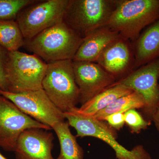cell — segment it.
Segmentation results:
<instances>
[{
    "instance_id": "d4e9b609",
    "label": "cell",
    "mask_w": 159,
    "mask_h": 159,
    "mask_svg": "<svg viewBox=\"0 0 159 159\" xmlns=\"http://www.w3.org/2000/svg\"><path fill=\"white\" fill-rule=\"evenodd\" d=\"M0 159H7L0 152Z\"/></svg>"
},
{
    "instance_id": "30bf717a",
    "label": "cell",
    "mask_w": 159,
    "mask_h": 159,
    "mask_svg": "<svg viewBox=\"0 0 159 159\" xmlns=\"http://www.w3.org/2000/svg\"><path fill=\"white\" fill-rule=\"evenodd\" d=\"M31 128L52 129L24 113L13 102L0 95V147L7 151L14 152L20 135Z\"/></svg>"
},
{
    "instance_id": "ffe728a7",
    "label": "cell",
    "mask_w": 159,
    "mask_h": 159,
    "mask_svg": "<svg viewBox=\"0 0 159 159\" xmlns=\"http://www.w3.org/2000/svg\"><path fill=\"white\" fill-rule=\"evenodd\" d=\"M36 0H0V20L16 19L20 11Z\"/></svg>"
},
{
    "instance_id": "8992f818",
    "label": "cell",
    "mask_w": 159,
    "mask_h": 159,
    "mask_svg": "<svg viewBox=\"0 0 159 159\" xmlns=\"http://www.w3.org/2000/svg\"><path fill=\"white\" fill-rule=\"evenodd\" d=\"M70 126L77 131L76 137H92L102 140L115 151L117 159H151L149 154L142 145L129 150L117 142L116 130L104 121L92 117L84 116L73 111L64 113Z\"/></svg>"
},
{
    "instance_id": "603a6c76",
    "label": "cell",
    "mask_w": 159,
    "mask_h": 159,
    "mask_svg": "<svg viewBox=\"0 0 159 159\" xmlns=\"http://www.w3.org/2000/svg\"><path fill=\"white\" fill-rule=\"evenodd\" d=\"M103 121L107 122L109 125L116 130H120L125 124L124 113H116L111 114L105 117Z\"/></svg>"
},
{
    "instance_id": "4fadbf2b",
    "label": "cell",
    "mask_w": 159,
    "mask_h": 159,
    "mask_svg": "<svg viewBox=\"0 0 159 159\" xmlns=\"http://www.w3.org/2000/svg\"><path fill=\"white\" fill-rule=\"evenodd\" d=\"M45 130L31 128L23 132L14 151L16 159H54L51 153L54 136Z\"/></svg>"
},
{
    "instance_id": "7c38bea8",
    "label": "cell",
    "mask_w": 159,
    "mask_h": 159,
    "mask_svg": "<svg viewBox=\"0 0 159 159\" xmlns=\"http://www.w3.org/2000/svg\"><path fill=\"white\" fill-rule=\"evenodd\" d=\"M135 61L132 43L120 36L106 48L96 63L117 81L134 70Z\"/></svg>"
},
{
    "instance_id": "9c48e42d",
    "label": "cell",
    "mask_w": 159,
    "mask_h": 159,
    "mask_svg": "<svg viewBox=\"0 0 159 159\" xmlns=\"http://www.w3.org/2000/svg\"><path fill=\"white\" fill-rule=\"evenodd\" d=\"M159 57L134 70L116 83L135 91L144 98L142 110L146 120L151 122L159 107Z\"/></svg>"
},
{
    "instance_id": "ba28073f",
    "label": "cell",
    "mask_w": 159,
    "mask_h": 159,
    "mask_svg": "<svg viewBox=\"0 0 159 159\" xmlns=\"http://www.w3.org/2000/svg\"><path fill=\"white\" fill-rule=\"evenodd\" d=\"M0 95L13 102L24 113L52 129L66 119L64 113L54 105L43 89L20 93L0 89Z\"/></svg>"
},
{
    "instance_id": "5b68a950",
    "label": "cell",
    "mask_w": 159,
    "mask_h": 159,
    "mask_svg": "<svg viewBox=\"0 0 159 159\" xmlns=\"http://www.w3.org/2000/svg\"><path fill=\"white\" fill-rule=\"evenodd\" d=\"M73 60L48 63L42 82L43 89L54 105L63 112L76 107L79 90L73 69Z\"/></svg>"
},
{
    "instance_id": "44dd1931",
    "label": "cell",
    "mask_w": 159,
    "mask_h": 159,
    "mask_svg": "<svg viewBox=\"0 0 159 159\" xmlns=\"http://www.w3.org/2000/svg\"><path fill=\"white\" fill-rule=\"evenodd\" d=\"M124 114L125 123L132 133L139 134L141 131L147 129L151 123V122L144 119L135 109L130 110Z\"/></svg>"
},
{
    "instance_id": "7402d4cb",
    "label": "cell",
    "mask_w": 159,
    "mask_h": 159,
    "mask_svg": "<svg viewBox=\"0 0 159 159\" xmlns=\"http://www.w3.org/2000/svg\"><path fill=\"white\" fill-rule=\"evenodd\" d=\"M8 52L0 46V89L5 91H8L6 65Z\"/></svg>"
},
{
    "instance_id": "6da1fadb",
    "label": "cell",
    "mask_w": 159,
    "mask_h": 159,
    "mask_svg": "<svg viewBox=\"0 0 159 159\" xmlns=\"http://www.w3.org/2000/svg\"><path fill=\"white\" fill-rule=\"evenodd\" d=\"M159 19V0H119L107 26L133 43Z\"/></svg>"
},
{
    "instance_id": "52a82bcc",
    "label": "cell",
    "mask_w": 159,
    "mask_h": 159,
    "mask_svg": "<svg viewBox=\"0 0 159 159\" xmlns=\"http://www.w3.org/2000/svg\"><path fill=\"white\" fill-rule=\"evenodd\" d=\"M68 2L69 0H36L22 9L16 20L25 40L62 22Z\"/></svg>"
},
{
    "instance_id": "7a4b0ae2",
    "label": "cell",
    "mask_w": 159,
    "mask_h": 159,
    "mask_svg": "<svg viewBox=\"0 0 159 159\" xmlns=\"http://www.w3.org/2000/svg\"><path fill=\"white\" fill-rule=\"evenodd\" d=\"M83 40L63 21L25 40L24 47L48 64L73 60Z\"/></svg>"
},
{
    "instance_id": "2e32d148",
    "label": "cell",
    "mask_w": 159,
    "mask_h": 159,
    "mask_svg": "<svg viewBox=\"0 0 159 159\" xmlns=\"http://www.w3.org/2000/svg\"><path fill=\"white\" fill-rule=\"evenodd\" d=\"M133 91L125 86L116 82L83 104L80 108L75 107L70 111H73L84 116L93 117L115 100Z\"/></svg>"
},
{
    "instance_id": "cb8c5ba5",
    "label": "cell",
    "mask_w": 159,
    "mask_h": 159,
    "mask_svg": "<svg viewBox=\"0 0 159 159\" xmlns=\"http://www.w3.org/2000/svg\"><path fill=\"white\" fill-rule=\"evenodd\" d=\"M152 121L154 123L159 133V107L154 114L152 118Z\"/></svg>"
},
{
    "instance_id": "d6986e66",
    "label": "cell",
    "mask_w": 159,
    "mask_h": 159,
    "mask_svg": "<svg viewBox=\"0 0 159 159\" xmlns=\"http://www.w3.org/2000/svg\"><path fill=\"white\" fill-rule=\"evenodd\" d=\"M25 41L16 20H0V46L8 52L18 51Z\"/></svg>"
},
{
    "instance_id": "277c9868",
    "label": "cell",
    "mask_w": 159,
    "mask_h": 159,
    "mask_svg": "<svg viewBox=\"0 0 159 159\" xmlns=\"http://www.w3.org/2000/svg\"><path fill=\"white\" fill-rule=\"evenodd\" d=\"M48 64L36 55L19 51L8 52L6 65L8 92L13 93L42 89Z\"/></svg>"
},
{
    "instance_id": "9a60e30c",
    "label": "cell",
    "mask_w": 159,
    "mask_h": 159,
    "mask_svg": "<svg viewBox=\"0 0 159 159\" xmlns=\"http://www.w3.org/2000/svg\"><path fill=\"white\" fill-rule=\"evenodd\" d=\"M135 56L134 69L159 57V19L142 31L132 43Z\"/></svg>"
},
{
    "instance_id": "3957f363",
    "label": "cell",
    "mask_w": 159,
    "mask_h": 159,
    "mask_svg": "<svg viewBox=\"0 0 159 159\" xmlns=\"http://www.w3.org/2000/svg\"><path fill=\"white\" fill-rule=\"evenodd\" d=\"M119 0H69L63 21L83 39L107 26Z\"/></svg>"
},
{
    "instance_id": "8fae6325",
    "label": "cell",
    "mask_w": 159,
    "mask_h": 159,
    "mask_svg": "<svg viewBox=\"0 0 159 159\" xmlns=\"http://www.w3.org/2000/svg\"><path fill=\"white\" fill-rule=\"evenodd\" d=\"M75 81L81 105L116 82V78L96 62L73 61Z\"/></svg>"
},
{
    "instance_id": "ac0fdd59",
    "label": "cell",
    "mask_w": 159,
    "mask_h": 159,
    "mask_svg": "<svg viewBox=\"0 0 159 159\" xmlns=\"http://www.w3.org/2000/svg\"><path fill=\"white\" fill-rule=\"evenodd\" d=\"M145 102L144 98L135 91L122 96L115 100L104 109L99 111L93 118L100 121H103L106 117L116 113H125L131 109H141L145 107Z\"/></svg>"
},
{
    "instance_id": "5bb4252c",
    "label": "cell",
    "mask_w": 159,
    "mask_h": 159,
    "mask_svg": "<svg viewBox=\"0 0 159 159\" xmlns=\"http://www.w3.org/2000/svg\"><path fill=\"white\" fill-rule=\"evenodd\" d=\"M120 37L107 26L100 28L83 39L73 61L97 62L106 48Z\"/></svg>"
},
{
    "instance_id": "e0dca14e",
    "label": "cell",
    "mask_w": 159,
    "mask_h": 159,
    "mask_svg": "<svg viewBox=\"0 0 159 159\" xmlns=\"http://www.w3.org/2000/svg\"><path fill=\"white\" fill-rule=\"evenodd\" d=\"M70 124L65 121L52 127L57 134L60 145V153L56 159H83L84 151L71 133Z\"/></svg>"
}]
</instances>
